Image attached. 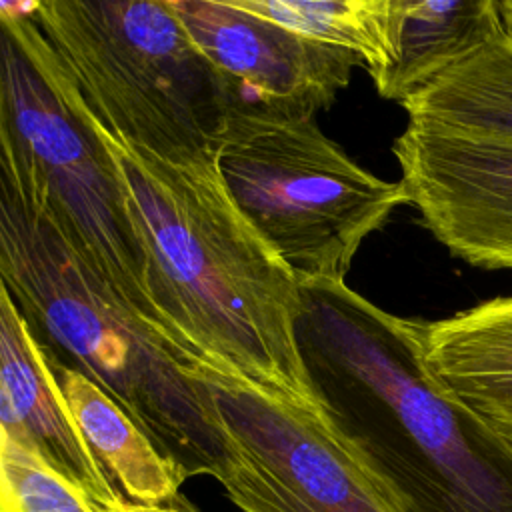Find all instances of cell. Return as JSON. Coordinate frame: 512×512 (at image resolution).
<instances>
[{
  "label": "cell",
  "mask_w": 512,
  "mask_h": 512,
  "mask_svg": "<svg viewBox=\"0 0 512 512\" xmlns=\"http://www.w3.org/2000/svg\"><path fill=\"white\" fill-rule=\"evenodd\" d=\"M94 124L146 250L154 302L182 348L316 406L296 332L302 286L236 206L216 158L170 162Z\"/></svg>",
  "instance_id": "obj_2"
},
{
  "label": "cell",
  "mask_w": 512,
  "mask_h": 512,
  "mask_svg": "<svg viewBox=\"0 0 512 512\" xmlns=\"http://www.w3.org/2000/svg\"><path fill=\"white\" fill-rule=\"evenodd\" d=\"M0 436L42 458L96 510L122 500L90 452L42 348L4 286L0 288Z\"/></svg>",
  "instance_id": "obj_10"
},
{
  "label": "cell",
  "mask_w": 512,
  "mask_h": 512,
  "mask_svg": "<svg viewBox=\"0 0 512 512\" xmlns=\"http://www.w3.org/2000/svg\"><path fill=\"white\" fill-rule=\"evenodd\" d=\"M234 442L222 482L244 512H398L338 442L316 406L256 386L212 362L200 364Z\"/></svg>",
  "instance_id": "obj_7"
},
{
  "label": "cell",
  "mask_w": 512,
  "mask_h": 512,
  "mask_svg": "<svg viewBox=\"0 0 512 512\" xmlns=\"http://www.w3.org/2000/svg\"><path fill=\"white\" fill-rule=\"evenodd\" d=\"M0 276L44 354L112 396L180 482L232 474L236 448L200 366L110 290L4 162Z\"/></svg>",
  "instance_id": "obj_3"
},
{
  "label": "cell",
  "mask_w": 512,
  "mask_h": 512,
  "mask_svg": "<svg viewBox=\"0 0 512 512\" xmlns=\"http://www.w3.org/2000/svg\"><path fill=\"white\" fill-rule=\"evenodd\" d=\"M498 2H500L504 34H506L508 40H512V0H498Z\"/></svg>",
  "instance_id": "obj_18"
},
{
  "label": "cell",
  "mask_w": 512,
  "mask_h": 512,
  "mask_svg": "<svg viewBox=\"0 0 512 512\" xmlns=\"http://www.w3.org/2000/svg\"><path fill=\"white\" fill-rule=\"evenodd\" d=\"M392 154L410 206L452 256L512 270V138L408 122Z\"/></svg>",
  "instance_id": "obj_8"
},
{
  "label": "cell",
  "mask_w": 512,
  "mask_h": 512,
  "mask_svg": "<svg viewBox=\"0 0 512 512\" xmlns=\"http://www.w3.org/2000/svg\"><path fill=\"white\" fill-rule=\"evenodd\" d=\"M316 410L398 512H512V442L428 370L420 322L346 282L302 284Z\"/></svg>",
  "instance_id": "obj_1"
},
{
  "label": "cell",
  "mask_w": 512,
  "mask_h": 512,
  "mask_svg": "<svg viewBox=\"0 0 512 512\" xmlns=\"http://www.w3.org/2000/svg\"><path fill=\"white\" fill-rule=\"evenodd\" d=\"M176 16L228 82L240 108L314 118L350 84L360 60L296 34L230 0H170Z\"/></svg>",
  "instance_id": "obj_9"
},
{
  "label": "cell",
  "mask_w": 512,
  "mask_h": 512,
  "mask_svg": "<svg viewBox=\"0 0 512 512\" xmlns=\"http://www.w3.org/2000/svg\"><path fill=\"white\" fill-rule=\"evenodd\" d=\"M32 18L110 136L170 162L216 158L240 106L170 0H46Z\"/></svg>",
  "instance_id": "obj_5"
},
{
  "label": "cell",
  "mask_w": 512,
  "mask_h": 512,
  "mask_svg": "<svg viewBox=\"0 0 512 512\" xmlns=\"http://www.w3.org/2000/svg\"><path fill=\"white\" fill-rule=\"evenodd\" d=\"M32 10L34 2H0V162L20 174L110 290L198 364L154 302L148 256L114 162Z\"/></svg>",
  "instance_id": "obj_4"
},
{
  "label": "cell",
  "mask_w": 512,
  "mask_h": 512,
  "mask_svg": "<svg viewBox=\"0 0 512 512\" xmlns=\"http://www.w3.org/2000/svg\"><path fill=\"white\" fill-rule=\"evenodd\" d=\"M400 104L414 124L512 138V40H490Z\"/></svg>",
  "instance_id": "obj_14"
},
{
  "label": "cell",
  "mask_w": 512,
  "mask_h": 512,
  "mask_svg": "<svg viewBox=\"0 0 512 512\" xmlns=\"http://www.w3.org/2000/svg\"><path fill=\"white\" fill-rule=\"evenodd\" d=\"M434 378L512 442V296L420 322Z\"/></svg>",
  "instance_id": "obj_11"
},
{
  "label": "cell",
  "mask_w": 512,
  "mask_h": 512,
  "mask_svg": "<svg viewBox=\"0 0 512 512\" xmlns=\"http://www.w3.org/2000/svg\"><path fill=\"white\" fill-rule=\"evenodd\" d=\"M46 362L114 492L124 502L142 506H156L176 496L182 482L124 408L86 374L50 356Z\"/></svg>",
  "instance_id": "obj_12"
},
{
  "label": "cell",
  "mask_w": 512,
  "mask_h": 512,
  "mask_svg": "<svg viewBox=\"0 0 512 512\" xmlns=\"http://www.w3.org/2000/svg\"><path fill=\"white\" fill-rule=\"evenodd\" d=\"M502 34L498 0H402L396 62L376 90L402 102Z\"/></svg>",
  "instance_id": "obj_13"
},
{
  "label": "cell",
  "mask_w": 512,
  "mask_h": 512,
  "mask_svg": "<svg viewBox=\"0 0 512 512\" xmlns=\"http://www.w3.org/2000/svg\"><path fill=\"white\" fill-rule=\"evenodd\" d=\"M216 166L236 206L300 286L346 282L362 242L410 204L400 180L362 168L314 118L238 108Z\"/></svg>",
  "instance_id": "obj_6"
},
{
  "label": "cell",
  "mask_w": 512,
  "mask_h": 512,
  "mask_svg": "<svg viewBox=\"0 0 512 512\" xmlns=\"http://www.w3.org/2000/svg\"><path fill=\"white\" fill-rule=\"evenodd\" d=\"M0 512H98L28 448L0 436Z\"/></svg>",
  "instance_id": "obj_16"
},
{
  "label": "cell",
  "mask_w": 512,
  "mask_h": 512,
  "mask_svg": "<svg viewBox=\"0 0 512 512\" xmlns=\"http://www.w3.org/2000/svg\"><path fill=\"white\" fill-rule=\"evenodd\" d=\"M310 40L352 52L378 88L396 62L402 0H230Z\"/></svg>",
  "instance_id": "obj_15"
},
{
  "label": "cell",
  "mask_w": 512,
  "mask_h": 512,
  "mask_svg": "<svg viewBox=\"0 0 512 512\" xmlns=\"http://www.w3.org/2000/svg\"><path fill=\"white\" fill-rule=\"evenodd\" d=\"M98 512H200L184 494L172 496L168 502L156 504V506H142V504H130V502H116L110 508H102Z\"/></svg>",
  "instance_id": "obj_17"
}]
</instances>
